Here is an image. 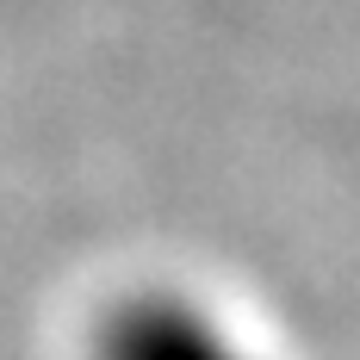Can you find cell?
Returning a JSON list of instances; mask_svg holds the SVG:
<instances>
[{"mask_svg": "<svg viewBox=\"0 0 360 360\" xmlns=\"http://www.w3.org/2000/svg\"><path fill=\"white\" fill-rule=\"evenodd\" d=\"M100 360H243V354L180 298H137V304L112 311L106 335H100Z\"/></svg>", "mask_w": 360, "mask_h": 360, "instance_id": "cell-1", "label": "cell"}]
</instances>
